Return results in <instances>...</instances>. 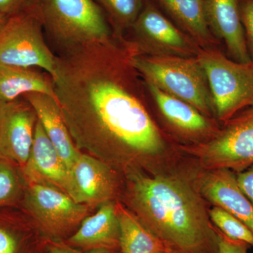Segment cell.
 I'll return each instance as SVG.
<instances>
[{"label": "cell", "instance_id": "12", "mask_svg": "<svg viewBox=\"0 0 253 253\" xmlns=\"http://www.w3.org/2000/svg\"><path fill=\"white\" fill-rule=\"evenodd\" d=\"M23 168L31 184L52 186L69 196L71 195V171L38 120L35 127L31 154Z\"/></svg>", "mask_w": 253, "mask_h": 253}, {"label": "cell", "instance_id": "28", "mask_svg": "<svg viewBox=\"0 0 253 253\" xmlns=\"http://www.w3.org/2000/svg\"><path fill=\"white\" fill-rule=\"evenodd\" d=\"M16 241L7 231L0 228V253H15Z\"/></svg>", "mask_w": 253, "mask_h": 253}, {"label": "cell", "instance_id": "1", "mask_svg": "<svg viewBox=\"0 0 253 253\" xmlns=\"http://www.w3.org/2000/svg\"><path fill=\"white\" fill-rule=\"evenodd\" d=\"M136 54L126 37L113 34L56 55L55 97L73 142L105 163L116 155L155 156L166 148L133 64Z\"/></svg>", "mask_w": 253, "mask_h": 253}, {"label": "cell", "instance_id": "17", "mask_svg": "<svg viewBox=\"0 0 253 253\" xmlns=\"http://www.w3.org/2000/svg\"><path fill=\"white\" fill-rule=\"evenodd\" d=\"M22 97L31 105L46 135L71 169L81 151L73 142L56 97L38 92L28 93Z\"/></svg>", "mask_w": 253, "mask_h": 253}, {"label": "cell", "instance_id": "22", "mask_svg": "<svg viewBox=\"0 0 253 253\" xmlns=\"http://www.w3.org/2000/svg\"><path fill=\"white\" fill-rule=\"evenodd\" d=\"M210 217L222 234L231 239L246 243L253 247V234L243 221L222 208L214 206L210 211Z\"/></svg>", "mask_w": 253, "mask_h": 253}, {"label": "cell", "instance_id": "25", "mask_svg": "<svg viewBox=\"0 0 253 253\" xmlns=\"http://www.w3.org/2000/svg\"><path fill=\"white\" fill-rule=\"evenodd\" d=\"M239 6L246 45L253 61V0H239Z\"/></svg>", "mask_w": 253, "mask_h": 253}, {"label": "cell", "instance_id": "16", "mask_svg": "<svg viewBox=\"0 0 253 253\" xmlns=\"http://www.w3.org/2000/svg\"><path fill=\"white\" fill-rule=\"evenodd\" d=\"M121 226L116 205L111 201L101 205L99 211L87 216L68 245L86 251H121Z\"/></svg>", "mask_w": 253, "mask_h": 253}, {"label": "cell", "instance_id": "30", "mask_svg": "<svg viewBox=\"0 0 253 253\" xmlns=\"http://www.w3.org/2000/svg\"><path fill=\"white\" fill-rule=\"evenodd\" d=\"M7 18L5 17L4 15H2L0 13V31H1V28L4 26L5 23H6Z\"/></svg>", "mask_w": 253, "mask_h": 253}, {"label": "cell", "instance_id": "19", "mask_svg": "<svg viewBox=\"0 0 253 253\" xmlns=\"http://www.w3.org/2000/svg\"><path fill=\"white\" fill-rule=\"evenodd\" d=\"M31 92L43 93L55 97L52 78L35 68L0 63V103L14 101Z\"/></svg>", "mask_w": 253, "mask_h": 253}, {"label": "cell", "instance_id": "24", "mask_svg": "<svg viewBox=\"0 0 253 253\" xmlns=\"http://www.w3.org/2000/svg\"><path fill=\"white\" fill-rule=\"evenodd\" d=\"M0 13L9 18L21 14H33L41 17L39 0H0Z\"/></svg>", "mask_w": 253, "mask_h": 253}, {"label": "cell", "instance_id": "14", "mask_svg": "<svg viewBox=\"0 0 253 253\" xmlns=\"http://www.w3.org/2000/svg\"><path fill=\"white\" fill-rule=\"evenodd\" d=\"M205 14L210 30L224 42L231 59L249 63L250 58L240 14L239 0H204Z\"/></svg>", "mask_w": 253, "mask_h": 253}, {"label": "cell", "instance_id": "15", "mask_svg": "<svg viewBox=\"0 0 253 253\" xmlns=\"http://www.w3.org/2000/svg\"><path fill=\"white\" fill-rule=\"evenodd\" d=\"M200 191L208 201L244 223L253 234V204L240 189L229 169H212L203 176Z\"/></svg>", "mask_w": 253, "mask_h": 253}, {"label": "cell", "instance_id": "9", "mask_svg": "<svg viewBox=\"0 0 253 253\" xmlns=\"http://www.w3.org/2000/svg\"><path fill=\"white\" fill-rule=\"evenodd\" d=\"M27 206L44 232L56 237L66 235L81 225L89 208L56 188L40 184L30 185Z\"/></svg>", "mask_w": 253, "mask_h": 253}, {"label": "cell", "instance_id": "10", "mask_svg": "<svg viewBox=\"0 0 253 253\" xmlns=\"http://www.w3.org/2000/svg\"><path fill=\"white\" fill-rule=\"evenodd\" d=\"M37 121L24 98L0 103V157L23 167L31 154Z\"/></svg>", "mask_w": 253, "mask_h": 253}, {"label": "cell", "instance_id": "5", "mask_svg": "<svg viewBox=\"0 0 253 253\" xmlns=\"http://www.w3.org/2000/svg\"><path fill=\"white\" fill-rule=\"evenodd\" d=\"M202 65L212 96L214 115L224 123L253 106V61L240 63L216 48H201Z\"/></svg>", "mask_w": 253, "mask_h": 253}, {"label": "cell", "instance_id": "29", "mask_svg": "<svg viewBox=\"0 0 253 253\" xmlns=\"http://www.w3.org/2000/svg\"><path fill=\"white\" fill-rule=\"evenodd\" d=\"M49 253H118L111 251H88L87 253L82 252L73 249L70 245L63 243H52L49 246Z\"/></svg>", "mask_w": 253, "mask_h": 253}, {"label": "cell", "instance_id": "26", "mask_svg": "<svg viewBox=\"0 0 253 253\" xmlns=\"http://www.w3.org/2000/svg\"><path fill=\"white\" fill-rule=\"evenodd\" d=\"M217 236V253H248L249 244L231 239L216 229Z\"/></svg>", "mask_w": 253, "mask_h": 253}, {"label": "cell", "instance_id": "2", "mask_svg": "<svg viewBox=\"0 0 253 253\" xmlns=\"http://www.w3.org/2000/svg\"><path fill=\"white\" fill-rule=\"evenodd\" d=\"M129 199L141 222L182 253H217L216 230L197 195L182 181L136 174Z\"/></svg>", "mask_w": 253, "mask_h": 253}, {"label": "cell", "instance_id": "7", "mask_svg": "<svg viewBox=\"0 0 253 253\" xmlns=\"http://www.w3.org/2000/svg\"><path fill=\"white\" fill-rule=\"evenodd\" d=\"M210 169L241 172L253 165V106L224 123L209 140L191 149Z\"/></svg>", "mask_w": 253, "mask_h": 253}, {"label": "cell", "instance_id": "23", "mask_svg": "<svg viewBox=\"0 0 253 253\" xmlns=\"http://www.w3.org/2000/svg\"><path fill=\"white\" fill-rule=\"evenodd\" d=\"M19 189L17 176L7 163L0 161V203L16 197Z\"/></svg>", "mask_w": 253, "mask_h": 253}, {"label": "cell", "instance_id": "4", "mask_svg": "<svg viewBox=\"0 0 253 253\" xmlns=\"http://www.w3.org/2000/svg\"><path fill=\"white\" fill-rule=\"evenodd\" d=\"M132 62L144 81L189 103L208 117L214 116L207 76L197 57L136 54Z\"/></svg>", "mask_w": 253, "mask_h": 253}, {"label": "cell", "instance_id": "6", "mask_svg": "<svg viewBox=\"0 0 253 253\" xmlns=\"http://www.w3.org/2000/svg\"><path fill=\"white\" fill-rule=\"evenodd\" d=\"M39 16L15 15L7 18L0 31V63L40 68L51 78L56 76V55L45 41Z\"/></svg>", "mask_w": 253, "mask_h": 253}, {"label": "cell", "instance_id": "8", "mask_svg": "<svg viewBox=\"0 0 253 253\" xmlns=\"http://www.w3.org/2000/svg\"><path fill=\"white\" fill-rule=\"evenodd\" d=\"M130 31L127 38L139 55L196 57L201 49L149 0Z\"/></svg>", "mask_w": 253, "mask_h": 253}, {"label": "cell", "instance_id": "31", "mask_svg": "<svg viewBox=\"0 0 253 253\" xmlns=\"http://www.w3.org/2000/svg\"></svg>", "mask_w": 253, "mask_h": 253}, {"label": "cell", "instance_id": "18", "mask_svg": "<svg viewBox=\"0 0 253 253\" xmlns=\"http://www.w3.org/2000/svg\"><path fill=\"white\" fill-rule=\"evenodd\" d=\"M181 31L201 48H213L218 40L210 30L204 0H156Z\"/></svg>", "mask_w": 253, "mask_h": 253}, {"label": "cell", "instance_id": "21", "mask_svg": "<svg viewBox=\"0 0 253 253\" xmlns=\"http://www.w3.org/2000/svg\"><path fill=\"white\" fill-rule=\"evenodd\" d=\"M104 11L113 34L126 37L147 0H94Z\"/></svg>", "mask_w": 253, "mask_h": 253}, {"label": "cell", "instance_id": "3", "mask_svg": "<svg viewBox=\"0 0 253 253\" xmlns=\"http://www.w3.org/2000/svg\"><path fill=\"white\" fill-rule=\"evenodd\" d=\"M39 9L44 31L59 53L113 36L106 15L94 0H39Z\"/></svg>", "mask_w": 253, "mask_h": 253}, {"label": "cell", "instance_id": "20", "mask_svg": "<svg viewBox=\"0 0 253 253\" xmlns=\"http://www.w3.org/2000/svg\"><path fill=\"white\" fill-rule=\"evenodd\" d=\"M121 226L123 253H182L165 242L141 222L136 214L116 205Z\"/></svg>", "mask_w": 253, "mask_h": 253}, {"label": "cell", "instance_id": "13", "mask_svg": "<svg viewBox=\"0 0 253 253\" xmlns=\"http://www.w3.org/2000/svg\"><path fill=\"white\" fill-rule=\"evenodd\" d=\"M71 198L88 207L111 201L116 190L112 170L106 163L81 152L70 169Z\"/></svg>", "mask_w": 253, "mask_h": 253}, {"label": "cell", "instance_id": "11", "mask_svg": "<svg viewBox=\"0 0 253 253\" xmlns=\"http://www.w3.org/2000/svg\"><path fill=\"white\" fill-rule=\"evenodd\" d=\"M144 82L149 98L158 112L178 135L201 143L209 140L220 129L212 118L192 105L164 92L151 83Z\"/></svg>", "mask_w": 253, "mask_h": 253}, {"label": "cell", "instance_id": "27", "mask_svg": "<svg viewBox=\"0 0 253 253\" xmlns=\"http://www.w3.org/2000/svg\"><path fill=\"white\" fill-rule=\"evenodd\" d=\"M236 175L240 189L253 204V165Z\"/></svg>", "mask_w": 253, "mask_h": 253}]
</instances>
